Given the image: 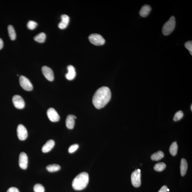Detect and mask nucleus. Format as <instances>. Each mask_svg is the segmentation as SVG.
<instances>
[{
	"label": "nucleus",
	"mask_w": 192,
	"mask_h": 192,
	"mask_svg": "<svg viewBox=\"0 0 192 192\" xmlns=\"http://www.w3.org/2000/svg\"><path fill=\"white\" fill-rule=\"evenodd\" d=\"M68 72L65 74V77L68 80H71L74 79L76 75L75 68L72 65H69L67 67Z\"/></svg>",
	"instance_id": "f8f14e48"
},
{
	"label": "nucleus",
	"mask_w": 192,
	"mask_h": 192,
	"mask_svg": "<svg viewBox=\"0 0 192 192\" xmlns=\"http://www.w3.org/2000/svg\"><path fill=\"white\" fill-rule=\"evenodd\" d=\"M178 146L176 142H173L170 146L169 152L170 154L173 156H175L178 152Z\"/></svg>",
	"instance_id": "6ab92c4d"
},
{
	"label": "nucleus",
	"mask_w": 192,
	"mask_h": 192,
	"mask_svg": "<svg viewBox=\"0 0 192 192\" xmlns=\"http://www.w3.org/2000/svg\"><path fill=\"white\" fill-rule=\"evenodd\" d=\"M167 192H169V190L168 189H167Z\"/></svg>",
	"instance_id": "2f4dec72"
},
{
	"label": "nucleus",
	"mask_w": 192,
	"mask_h": 192,
	"mask_svg": "<svg viewBox=\"0 0 192 192\" xmlns=\"http://www.w3.org/2000/svg\"><path fill=\"white\" fill-rule=\"evenodd\" d=\"M37 25V23L36 22L33 21H30L27 23V27L30 30H33L35 29Z\"/></svg>",
	"instance_id": "a878e982"
},
{
	"label": "nucleus",
	"mask_w": 192,
	"mask_h": 192,
	"mask_svg": "<svg viewBox=\"0 0 192 192\" xmlns=\"http://www.w3.org/2000/svg\"><path fill=\"white\" fill-rule=\"evenodd\" d=\"M78 147L79 145L78 144H73L69 148L68 152L70 153H74L78 149Z\"/></svg>",
	"instance_id": "cd10ccee"
},
{
	"label": "nucleus",
	"mask_w": 192,
	"mask_h": 192,
	"mask_svg": "<svg viewBox=\"0 0 192 192\" xmlns=\"http://www.w3.org/2000/svg\"><path fill=\"white\" fill-rule=\"evenodd\" d=\"M3 42L2 40L0 38V50L3 48Z\"/></svg>",
	"instance_id": "7c9ffc66"
},
{
	"label": "nucleus",
	"mask_w": 192,
	"mask_h": 192,
	"mask_svg": "<svg viewBox=\"0 0 192 192\" xmlns=\"http://www.w3.org/2000/svg\"><path fill=\"white\" fill-rule=\"evenodd\" d=\"M151 11V8L150 6L148 5H143L141 9L139 14L142 17H146L147 16Z\"/></svg>",
	"instance_id": "dca6fc26"
},
{
	"label": "nucleus",
	"mask_w": 192,
	"mask_h": 192,
	"mask_svg": "<svg viewBox=\"0 0 192 192\" xmlns=\"http://www.w3.org/2000/svg\"><path fill=\"white\" fill-rule=\"evenodd\" d=\"M90 42L96 46L103 45L105 43V40L102 36L97 34H93L89 36Z\"/></svg>",
	"instance_id": "39448f33"
},
{
	"label": "nucleus",
	"mask_w": 192,
	"mask_h": 192,
	"mask_svg": "<svg viewBox=\"0 0 192 192\" xmlns=\"http://www.w3.org/2000/svg\"><path fill=\"white\" fill-rule=\"evenodd\" d=\"M167 186L166 185H164L162 186L158 192H168L167 191Z\"/></svg>",
	"instance_id": "c756f323"
},
{
	"label": "nucleus",
	"mask_w": 192,
	"mask_h": 192,
	"mask_svg": "<svg viewBox=\"0 0 192 192\" xmlns=\"http://www.w3.org/2000/svg\"><path fill=\"white\" fill-rule=\"evenodd\" d=\"M110 89L107 87L100 88L95 93L93 98V103L97 109L104 107L108 103L111 98Z\"/></svg>",
	"instance_id": "f257e3e1"
},
{
	"label": "nucleus",
	"mask_w": 192,
	"mask_h": 192,
	"mask_svg": "<svg viewBox=\"0 0 192 192\" xmlns=\"http://www.w3.org/2000/svg\"><path fill=\"white\" fill-rule=\"evenodd\" d=\"M183 116L184 114L182 111L180 110L179 111L175 113L173 120L175 121H178L180 120L183 118Z\"/></svg>",
	"instance_id": "393cba45"
},
{
	"label": "nucleus",
	"mask_w": 192,
	"mask_h": 192,
	"mask_svg": "<svg viewBox=\"0 0 192 192\" xmlns=\"http://www.w3.org/2000/svg\"><path fill=\"white\" fill-rule=\"evenodd\" d=\"M47 114L49 119L53 122H57L60 119V116L56 111L53 108H50L47 110Z\"/></svg>",
	"instance_id": "1a4fd4ad"
},
{
	"label": "nucleus",
	"mask_w": 192,
	"mask_h": 192,
	"mask_svg": "<svg viewBox=\"0 0 192 192\" xmlns=\"http://www.w3.org/2000/svg\"><path fill=\"white\" fill-rule=\"evenodd\" d=\"M188 168V164L185 159L182 158L181 161L180 173L181 175L183 177L186 174Z\"/></svg>",
	"instance_id": "f3484780"
},
{
	"label": "nucleus",
	"mask_w": 192,
	"mask_h": 192,
	"mask_svg": "<svg viewBox=\"0 0 192 192\" xmlns=\"http://www.w3.org/2000/svg\"><path fill=\"white\" fill-rule=\"evenodd\" d=\"M61 169V166L58 164H51L47 166L46 167V169L50 172H54L59 171Z\"/></svg>",
	"instance_id": "4be33fe9"
},
{
	"label": "nucleus",
	"mask_w": 192,
	"mask_h": 192,
	"mask_svg": "<svg viewBox=\"0 0 192 192\" xmlns=\"http://www.w3.org/2000/svg\"><path fill=\"white\" fill-rule=\"evenodd\" d=\"M42 71L43 75L47 79L50 81H52L54 80V72L50 68L44 66L42 68Z\"/></svg>",
	"instance_id": "9d476101"
},
{
	"label": "nucleus",
	"mask_w": 192,
	"mask_h": 192,
	"mask_svg": "<svg viewBox=\"0 0 192 192\" xmlns=\"http://www.w3.org/2000/svg\"><path fill=\"white\" fill-rule=\"evenodd\" d=\"M19 82L20 85L25 90L27 91L32 90L33 85L28 78L25 77L21 76L20 77Z\"/></svg>",
	"instance_id": "423d86ee"
},
{
	"label": "nucleus",
	"mask_w": 192,
	"mask_h": 192,
	"mask_svg": "<svg viewBox=\"0 0 192 192\" xmlns=\"http://www.w3.org/2000/svg\"><path fill=\"white\" fill-rule=\"evenodd\" d=\"M12 101L16 108L21 109L24 107L25 103L24 100L19 95H15L13 97Z\"/></svg>",
	"instance_id": "0eeeda50"
},
{
	"label": "nucleus",
	"mask_w": 192,
	"mask_h": 192,
	"mask_svg": "<svg viewBox=\"0 0 192 192\" xmlns=\"http://www.w3.org/2000/svg\"><path fill=\"white\" fill-rule=\"evenodd\" d=\"M7 192H20L19 190L17 188L11 187L7 190Z\"/></svg>",
	"instance_id": "c85d7f7f"
},
{
	"label": "nucleus",
	"mask_w": 192,
	"mask_h": 192,
	"mask_svg": "<svg viewBox=\"0 0 192 192\" xmlns=\"http://www.w3.org/2000/svg\"><path fill=\"white\" fill-rule=\"evenodd\" d=\"M46 38V35L43 32H41L36 36L34 39L36 42L39 43H43L45 41Z\"/></svg>",
	"instance_id": "aec40b11"
},
{
	"label": "nucleus",
	"mask_w": 192,
	"mask_h": 192,
	"mask_svg": "<svg viewBox=\"0 0 192 192\" xmlns=\"http://www.w3.org/2000/svg\"><path fill=\"white\" fill-rule=\"evenodd\" d=\"M54 144L55 142L54 140H50L47 141L42 148V151L45 153L49 152L54 148Z\"/></svg>",
	"instance_id": "2eb2a0df"
},
{
	"label": "nucleus",
	"mask_w": 192,
	"mask_h": 192,
	"mask_svg": "<svg viewBox=\"0 0 192 192\" xmlns=\"http://www.w3.org/2000/svg\"><path fill=\"white\" fill-rule=\"evenodd\" d=\"M17 133L18 138L21 141L25 140L28 136V133L26 128L22 124H20L18 126Z\"/></svg>",
	"instance_id": "6e6552de"
},
{
	"label": "nucleus",
	"mask_w": 192,
	"mask_h": 192,
	"mask_svg": "<svg viewBox=\"0 0 192 192\" xmlns=\"http://www.w3.org/2000/svg\"><path fill=\"white\" fill-rule=\"evenodd\" d=\"M164 154L161 151H159L158 152L154 153L151 155L152 160L154 161H158L163 158Z\"/></svg>",
	"instance_id": "a211bd4d"
},
{
	"label": "nucleus",
	"mask_w": 192,
	"mask_h": 192,
	"mask_svg": "<svg viewBox=\"0 0 192 192\" xmlns=\"http://www.w3.org/2000/svg\"><path fill=\"white\" fill-rule=\"evenodd\" d=\"M131 180L132 185L136 188L140 187L141 184V173L139 169L136 170L132 174Z\"/></svg>",
	"instance_id": "20e7f679"
},
{
	"label": "nucleus",
	"mask_w": 192,
	"mask_h": 192,
	"mask_svg": "<svg viewBox=\"0 0 192 192\" xmlns=\"http://www.w3.org/2000/svg\"><path fill=\"white\" fill-rule=\"evenodd\" d=\"M89 181V176L88 174L84 172L77 175L73 180L72 187L76 191H82L87 187Z\"/></svg>",
	"instance_id": "f03ea898"
},
{
	"label": "nucleus",
	"mask_w": 192,
	"mask_h": 192,
	"mask_svg": "<svg viewBox=\"0 0 192 192\" xmlns=\"http://www.w3.org/2000/svg\"><path fill=\"white\" fill-rule=\"evenodd\" d=\"M61 18V21L58 24V27L60 29H65L69 24L70 18L68 16L65 14L62 15Z\"/></svg>",
	"instance_id": "ddd939ff"
},
{
	"label": "nucleus",
	"mask_w": 192,
	"mask_h": 192,
	"mask_svg": "<svg viewBox=\"0 0 192 192\" xmlns=\"http://www.w3.org/2000/svg\"><path fill=\"white\" fill-rule=\"evenodd\" d=\"M9 36L10 39L14 40L16 39V34L14 27L12 25H9L8 27Z\"/></svg>",
	"instance_id": "412c9836"
},
{
	"label": "nucleus",
	"mask_w": 192,
	"mask_h": 192,
	"mask_svg": "<svg viewBox=\"0 0 192 192\" xmlns=\"http://www.w3.org/2000/svg\"><path fill=\"white\" fill-rule=\"evenodd\" d=\"M34 191L35 192H45V188L41 184H36L34 186Z\"/></svg>",
	"instance_id": "b1692460"
},
{
	"label": "nucleus",
	"mask_w": 192,
	"mask_h": 192,
	"mask_svg": "<svg viewBox=\"0 0 192 192\" xmlns=\"http://www.w3.org/2000/svg\"><path fill=\"white\" fill-rule=\"evenodd\" d=\"M166 164L163 162L159 163H157L154 166V169L157 171H162L165 169Z\"/></svg>",
	"instance_id": "5701e85b"
},
{
	"label": "nucleus",
	"mask_w": 192,
	"mask_h": 192,
	"mask_svg": "<svg viewBox=\"0 0 192 192\" xmlns=\"http://www.w3.org/2000/svg\"><path fill=\"white\" fill-rule=\"evenodd\" d=\"M77 117L75 115H69L67 116L66 120V125L69 129H72L74 128L75 125V119Z\"/></svg>",
	"instance_id": "4468645a"
},
{
	"label": "nucleus",
	"mask_w": 192,
	"mask_h": 192,
	"mask_svg": "<svg viewBox=\"0 0 192 192\" xmlns=\"http://www.w3.org/2000/svg\"><path fill=\"white\" fill-rule=\"evenodd\" d=\"M19 165L20 167L23 169H26L28 164V157L26 154L21 152L19 157Z\"/></svg>",
	"instance_id": "9b49d317"
},
{
	"label": "nucleus",
	"mask_w": 192,
	"mask_h": 192,
	"mask_svg": "<svg viewBox=\"0 0 192 192\" xmlns=\"http://www.w3.org/2000/svg\"><path fill=\"white\" fill-rule=\"evenodd\" d=\"M191 110L192 111V105H191Z\"/></svg>",
	"instance_id": "473e14b6"
},
{
	"label": "nucleus",
	"mask_w": 192,
	"mask_h": 192,
	"mask_svg": "<svg viewBox=\"0 0 192 192\" xmlns=\"http://www.w3.org/2000/svg\"><path fill=\"white\" fill-rule=\"evenodd\" d=\"M185 46L189 51L190 54L192 55V42L191 41L186 42L185 44Z\"/></svg>",
	"instance_id": "bb28decb"
},
{
	"label": "nucleus",
	"mask_w": 192,
	"mask_h": 192,
	"mask_svg": "<svg viewBox=\"0 0 192 192\" xmlns=\"http://www.w3.org/2000/svg\"><path fill=\"white\" fill-rule=\"evenodd\" d=\"M176 25V21L174 16H172L163 25L162 28L163 34L165 36H168L172 32Z\"/></svg>",
	"instance_id": "7ed1b4c3"
}]
</instances>
